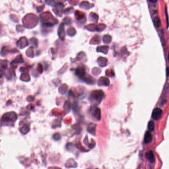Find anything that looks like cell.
<instances>
[{
	"instance_id": "cell-3",
	"label": "cell",
	"mask_w": 169,
	"mask_h": 169,
	"mask_svg": "<svg viewBox=\"0 0 169 169\" xmlns=\"http://www.w3.org/2000/svg\"><path fill=\"white\" fill-rule=\"evenodd\" d=\"M152 139V136L151 133H150V132L148 131H146L144 136V142L146 144L149 143L151 142Z\"/></svg>"
},
{
	"instance_id": "cell-8",
	"label": "cell",
	"mask_w": 169,
	"mask_h": 169,
	"mask_svg": "<svg viewBox=\"0 0 169 169\" xmlns=\"http://www.w3.org/2000/svg\"><path fill=\"white\" fill-rule=\"evenodd\" d=\"M168 59H169V55H168Z\"/></svg>"
},
{
	"instance_id": "cell-1",
	"label": "cell",
	"mask_w": 169,
	"mask_h": 169,
	"mask_svg": "<svg viewBox=\"0 0 169 169\" xmlns=\"http://www.w3.org/2000/svg\"><path fill=\"white\" fill-rule=\"evenodd\" d=\"M162 113L163 111L160 108H155L152 112V118L154 120H158L161 117Z\"/></svg>"
},
{
	"instance_id": "cell-7",
	"label": "cell",
	"mask_w": 169,
	"mask_h": 169,
	"mask_svg": "<svg viewBox=\"0 0 169 169\" xmlns=\"http://www.w3.org/2000/svg\"><path fill=\"white\" fill-rule=\"evenodd\" d=\"M150 2H151V3H156L157 2L156 1H150Z\"/></svg>"
},
{
	"instance_id": "cell-6",
	"label": "cell",
	"mask_w": 169,
	"mask_h": 169,
	"mask_svg": "<svg viewBox=\"0 0 169 169\" xmlns=\"http://www.w3.org/2000/svg\"><path fill=\"white\" fill-rule=\"evenodd\" d=\"M148 128L149 130L151 131L154 130L155 128V123L153 121H150L148 124Z\"/></svg>"
},
{
	"instance_id": "cell-4",
	"label": "cell",
	"mask_w": 169,
	"mask_h": 169,
	"mask_svg": "<svg viewBox=\"0 0 169 169\" xmlns=\"http://www.w3.org/2000/svg\"><path fill=\"white\" fill-rule=\"evenodd\" d=\"M146 157L147 159L151 163H153L155 162V158L154 155V153L152 151H149L146 154Z\"/></svg>"
},
{
	"instance_id": "cell-2",
	"label": "cell",
	"mask_w": 169,
	"mask_h": 169,
	"mask_svg": "<svg viewBox=\"0 0 169 169\" xmlns=\"http://www.w3.org/2000/svg\"><path fill=\"white\" fill-rule=\"evenodd\" d=\"M103 95L104 93H103V92H102V91H95L92 93L91 96H92V97L94 100H96L100 102L102 100Z\"/></svg>"
},
{
	"instance_id": "cell-5",
	"label": "cell",
	"mask_w": 169,
	"mask_h": 169,
	"mask_svg": "<svg viewBox=\"0 0 169 169\" xmlns=\"http://www.w3.org/2000/svg\"><path fill=\"white\" fill-rule=\"evenodd\" d=\"M153 22H154V25L156 27H159L161 26V20L159 17L158 16L155 17L154 19Z\"/></svg>"
}]
</instances>
